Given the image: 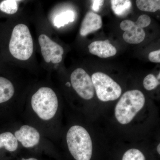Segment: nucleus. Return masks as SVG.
Wrapping results in <instances>:
<instances>
[{
	"instance_id": "f03ea898",
	"label": "nucleus",
	"mask_w": 160,
	"mask_h": 160,
	"mask_svg": "<svg viewBox=\"0 0 160 160\" xmlns=\"http://www.w3.org/2000/svg\"><path fill=\"white\" fill-rule=\"evenodd\" d=\"M69 152L76 160H90L92 145L89 133L84 127L75 125L70 127L66 134Z\"/></svg>"
},
{
	"instance_id": "9b49d317",
	"label": "nucleus",
	"mask_w": 160,
	"mask_h": 160,
	"mask_svg": "<svg viewBox=\"0 0 160 160\" xmlns=\"http://www.w3.org/2000/svg\"><path fill=\"white\" fill-rule=\"evenodd\" d=\"M146 33L142 28L136 26L135 24L129 30L125 31L123 38L126 42L131 44H138L142 42L145 39Z\"/></svg>"
},
{
	"instance_id": "412c9836",
	"label": "nucleus",
	"mask_w": 160,
	"mask_h": 160,
	"mask_svg": "<svg viewBox=\"0 0 160 160\" xmlns=\"http://www.w3.org/2000/svg\"><path fill=\"white\" fill-rule=\"evenodd\" d=\"M149 59L150 62L154 63H160V50L152 51L149 55Z\"/></svg>"
},
{
	"instance_id": "aec40b11",
	"label": "nucleus",
	"mask_w": 160,
	"mask_h": 160,
	"mask_svg": "<svg viewBox=\"0 0 160 160\" xmlns=\"http://www.w3.org/2000/svg\"><path fill=\"white\" fill-rule=\"evenodd\" d=\"M151 20L149 16L146 14L142 15L140 16L137 21L135 22L136 26L141 28H145L150 25Z\"/></svg>"
},
{
	"instance_id": "f257e3e1",
	"label": "nucleus",
	"mask_w": 160,
	"mask_h": 160,
	"mask_svg": "<svg viewBox=\"0 0 160 160\" xmlns=\"http://www.w3.org/2000/svg\"><path fill=\"white\" fill-rule=\"evenodd\" d=\"M32 109L40 119L48 122L55 116L58 107L57 96L51 88L42 87L32 95Z\"/></svg>"
},
{
	"instance_id": "5701e85b",
	"label": "nucleus",
	"mask_w": 160,
	"mask_h": 160,
	"mask_svg": "<svg viewBox=\"0 0 160 160\" xmlns=\"http://www.w3.org/2000/svg\"><path fill=\"white\" fill-rule=\"evenodd\" d=\"M92 10L95 12L99 11L100 8L103 6L104 3V1L102 0H94V1H92Z\"/></svg>"
},
{
	"instance_id": "4468645a",
	"label": "nucleus",
	"mask_w": 160,
	"mask_h": 160,
	"mask_svg": "<svg viewBox=\"0 0 160 160\" xmlns=\"http://www.w3.org/2000/svg\"><path fill=\"white\" fill-rule=\"evenodd\" d=\"M111 7L115 14L118 16H124L129 13L132 7L129 0H112Z\"/></svg>"
},
{
	"instance_id": "ddd939ff",
	"label": "nucleus",
	"mask_w": 160,
	"mask_h": 160,
	"mask_svg": "<svg viewBox=\"0 0 160 160\" xmlns=\"http://www.w3.org/2000/svg\"><path fill=\"white\" fill-rule=\"evenodd\" d=\"M19 143L14 134L10 132H6L0 134V149L4 147L9 152L16 151Z\"/></svg>"
},
{
	"instance_id": "b1692460",
	"label": "nucleus",
	"mask_w": 160,
	"mask_h": 160,
	"mask_svg": "<svg viewBox=\"0 0 160 160\" xmlns=\"http://www.w3.org/2000/svg\"><path fill=\"white\" fill-rule=\"evenodd\" d=\"M22 160H38L37 159L35 158H29L25 159V158H22Z\"/></svg>"
},
{
	"instance_id": "a878e982",
	"label": "nucleus",
	"mask_w": 160,
	"mask_h": 160,
	"mask_svg": "<svg viewBox=\"0 0 160 160\" xmlns=\"http://www.w3.org/2000/svg\"><path fill=\"white\" fill-rule=\"evenodd\" d=\"M160 73L159 72V73H158V74L157 77V79L158 80H159V81H160Z\"/></svg>"
},
{
	"instance_id": "f8f14e48",
	"label": "nucleus",
	"mask_w": 160,
	"mask_h": 160,
	"mask_svg": "<svg viewBox=\"0 0 160 160\" xmlns=\"http://www.w3.org/2000/svg\"><path fill=\"white\" fill-rule=\"evenodd\" d=\"M14 92V87L12 83L6 78L0 77V104L11 99Z\"/></svg>"
},
{
	"instance_id": "f3484780",
	"label": "nucleus",
	"mask_w": 160,
	"mask_h": 160,
	"mask_svg": "<svg viewBox=\"0 0 160 160\" xmlns=\"http://www.w3.org/2000/svg\"><path fill=\"white\" fill-rule=\"evenodd\" d=\"M18 10L17 1L5 0L0 3V10L7 14H14Z\"/></svg>"
},
{
	"instance_id": "6ab92c4d",
	"label": "nucleus",
	"mask_w": 160,
	"mask_h": 160,
	"mask_svg": "<svg viewBox=\"0 0 160 160\" xmlns=\"http://www.w3.org/2000/svg\"><path fill=\"white\" fill-rule=\"evenodd\" d=\"M160 85V81L152 74L148 75L143 81V86L146 90H153Z\"/></svg>"
},
{
	"instance_id": "393cba45",
	"label": "nucleus",
	"mask_w": 160,
	"mask_h": 160,
	"mask_svg": "<svg viewBox=\"0 0 160 160\" xmlns=\"http://www.w3.org/2000/svg\"><path fill=\"white\" fill-rule=\"evenodd\" d=\"M157 151L159 154H160V145L159 144L157 146Z\"/></svg>"
},
{
	"instance_id": "6e6552de",
	"label": "nucleus",
	"mask_w": 160,
	"mask_h": 160,
	"mask_svg": "<svg viewBox=\"0 0 160 160\" xmlns=\"http://www.w3.org/2000/svg\"><path fill=\"white\" fill-rule=\"evenodd\" d=\"M13 134L18 143L26 148H33L41 140V135L38 129L30 125H23Z\"/></svg>"
},
{
	"instance_id": "39448f33",
	"label": "nucleus",
	"mask_w": 160,
	"mask_h": 160,
	"mask_svg": "<svg viewBox=\"0 0 160 160\" xmlns=\"http://www.w3.org/2000/svg\"><path fill=\"white\" fill-rule=\"evenodd\" d=\"M91 79L98 98L102 102L114 101L122 94L121 86L105 73L95 72L92 76Z\"/></svg>"
},
{
	"instance_id": "1a4fd4ad",
	"label": "nucleus",
	"mask_w": 160,
	"mask_h": 160,
	"mask_svg": "<svg viewBox=\"0 0 160 160\" xmlns=\"http://www.w3.org/2000/svg\"><path fill=\"white\" fill-rule=\"evenodd\" d=\"M102 26L101 17L94 12H87L82 22L80 33L82 36L87 35L101 29Z\"/></svg>"
},
{
	"instance_id": "4be33fe9",
	"label": "nucleus",
	"mask_w": 160,
	"mask_h": 160,
	"mask_svg": "<svg viewBox=\"0 0 160 160\" xmlns=\"http://www.w3.org/2000/svg\"><path fill=\"white\" fill-rule=\"evenodd\" d=\"M135 25V22L131 20H124L120 24V28L122 30L126 31L129 30Z\"/></svg>"
},
{
	"instance_id": "a211bd4d",
	"label": "nucleus",
	"mask_w": 160,
	"mask_h": 160,
	"mask_svg": "<svg viewBox=\"0 0 160 160\" xmlns=\"http://www.w3.org/2000/svg\"><path fill=\"white\" fill-rule=\"evenodd\" d=\"M122 160H146L144 155L139 149H131L124 153Z\"/></svg>"
},
{
	"instance_id": "0eeeda50",
	"label": "nucleus",
	"mask_w": 160,
	"mask_h": 160,
	"mask_svg": "<svg viewBox=\"0 0 160 160\" xmlns=\"http://www.w3.org/2000/svg\"><path fill=\"white\" fill-rule=\"evenodd\" d=\"M38 42L42 55L46 62H51L53 64H58L62 61L64 53L62 47L46 34L40 35Z\"/></svg>"
},
{
	"instance_id": "20e7f679",
	"label": "nucleus",
	"mask_w": 160,
	"mask_h": 160,
	"mask_svg": "<svg viewBox=\"0 0 160 160\" xmlns=\"http://www.w3.org/2000/svg\"><path fill=\"white\" fill-rule=\"evenodd\" d=\"M9 50L13 57L21 61L28 60L32 55L33 40L29 28L25 24H18L13 28Z\"/></svg>"
},
{
	"instance_id": "423d86ee",
	"label": "nucleus",
	"mask_w": 160,
	"mask_h": 160,
	"mask_svg": "<svg viewBox=\"0 0 160 160\" xmlns=\"http://www.w3.org/2000/svg\"><path fill=\"white\" fill-rule=\"evenodd\" d=\"M70 81L72 88L81 98L90 100L94 96V88L91 78L84 69L78 68L72 73Z\"/></svg>"
},
{
	"instance_id": "9d476101",
	"label": "nucleus",
	"mask_w": 160,
	"mask_h": 160,
	"mask_svg": "<svg viewBox=\"0 0 160 160\" xmlns=\"http://www.w3.org/2000/svg\"><path fill=\"white\" fill-rule=\"evenodd\" d=\"M91 54L101 58H108L117 53V49L109 42L108 40L95 41L88 46Z\"/></svg>"
},
{
	"instance_id": "2eb2a0df",
	"label": "nucleus",
	"mask_w": 160,
	"mask_h": 160,
	"mask_svg": "<svg viewBox=\"0 0 160 160\" xmlns=\"http://www.w3.org/2000/svg\"><path fill=\"white\" fill-rule=\"evenodd\" d=\"M136 5L138 8L143 11L155 12L160 9L159 0H138Z\"/></svg>"
},
{
	"instance_id": "7ed1b4c3",
	"label": "nucleus",
	"mask_w": 160,
	"mask_h": 160,
	"mask_svg": "<svg viewBox=\"0 0 160 160\" xmlns=\"http://www.w3.org/2000/svg\"><path fill=\"white\" fill-rule=\"evenodd\" d=\"M145 103V96L140 90L126 92L116 106L115 115L117 120L121 124H128L142 109Z\"/></svg>"
},
{
	"instance_id": "dca6fc26",
	"label": "nucleus",
	"mask_w": 160,
	"mask_h": 160,
	"mask_svg": "<svg viewBox=\"0 0 160 160\" xmlns=\"http://www.w3.org/2000/svg\"><path fill=\"white\" fill-rule=\"evenodd\" d=\"M74 18V12L71 10H67L56 17L53 23L56 27L59 28L66 24L73 22Z\"/></svg>"
}]
</instances>
